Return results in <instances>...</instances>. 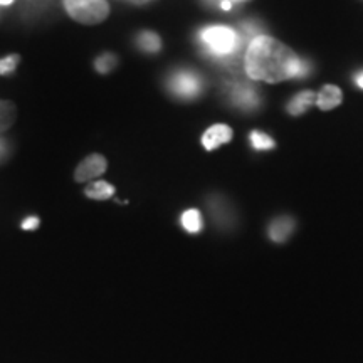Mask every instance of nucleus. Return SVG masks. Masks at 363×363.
I'll return each instance as SVG.
<instances>
[{
    "label": "nucleus",
    "instance_id": "7ed1b4c3",
    "mask_svg": "<svg viewBox=\"0 0 363 363\" xmlns=\"http://www.w3.org/2000/svg\"><path fill=\"white\" fill-rule=\"evenodd\" d=\"M201 39L206 48L216 56H229L238 51L239 35L234 29L225 26H211L201 33Z\"/></svg>",
    "mask_w": 363,
    "mask_h": 363
},
{
    "label": "nucleus",
    "instance_id": "39448f33",
    "mask_svg": "<svg viewBox=\"0 0 363 363\" xmlns=\"http://www.w3.org/2000/svg\"><path fill=\"white\" fill-rule=\"evenodd\" d=\"M108 167V162L106 158L103 155H98V153H94V155H89L88 158H84L83 162L79 163L78 169L74 172V179L76 182H89L93 179H96V177L103 175L104 170H106Z\"/></svg>",
    "mask_w": 363,
    "mask_h": 363
},
{
    "label": "nucleus",
    "instance_id": "0eeeda50",
    "mask_svg": "<svg viewBox=\"0 0 363 363\" xmlns=\"http://www.w3.org/2000/svg\"><path fill=\"white\" fill-rule=\"evenodd\" d=\"M342 89L338 88V86H323L321 88L320 93L316 94V104L320 110H333V108H337L340 103H342Z\"/></svg>",
    "mask_w": 363,
    "mask_h": 363
},
{
    "label": "nucleus",
    "instance_id": "20e7f679",
    "mask_svg": "<svg viewBox=\"0 0 363 363\" xmlns=\"http://www.w3.org/2000/svg\"><path fill=\"white\" fill-rule=\"evenodd\" d=\"M170 89L174 91L177 96L190 99L197 96L202 91V81L192 72H177L170 81Z\"/></svg>",
    "mask_w": 363,
    "mask_h": 363
},
{
    "label": "nucleus",
    "instance_id": "4468645a",
    "mask_svg": "<svg viewBox=\"0 0 363 363\" xmlns=\"http://www.w3.org/2000/svg\"><path fill=\"white\" fill-rule=\"evenodd\" d=\"M138 45L147 52H157L160 51L162 40L157 34L153 33H142L138 38Z\"/></svg>",
    "mask_w": 363,
    "mask_h": 363
},
{
    "label": "nucleus",
    "instance_id": "6ab92c4d",
    "mask_svg": "<svg viewBox=\"0 0 363 363\" xmlns=\"http://www.w3.org/2000/svg\"><path fill=\"white\" fill-rule=\"evenodd\" d=\"M128 2L135 4V6H143V4H148V2H152V0H128Z\"/></svg>",
    "mask_w": 363,
    "mask_h": 363
},
{
    "label": "nucleus",
    "instance_id": "412c9836",
    "mask_svg": "<svg viewBox=\"0 0 363 363\" xmlns=\"http://www.w3.org/2000/svg\"><path fill=\"white\" fill-rule=\"evenodd\" d=\"M230 7H233V4H230L229 0H224V2H222V9H224V11H230Z\"/></svg>",
    "mask_w": 363,
    "mask_h": 363
},
{
    "label": "nucleus",
    "instance_id": "9d476101",
    "mask_svg": "<svg viewBox=\"0 0 363 363\" xmlns=\"http://www.w3.org/2000/svg\"><path fill=\"white\" fill-rule=\"evenodd\" d=\"M234 103H238L242 108H254L257 104V94L252 88L247 86H239L233 91Z\"/></svg>",
    "mask_w": 363,
    "mask_h": 363
},
{
    "label": "nucleus",
    "instance_id": "f03ea898",
    "mask_svg": "<svg viewBox=\"0 0 363 363\" xmlns=\"http://www.w3.org/2000/svg\"><path fill=\"white\" fill-rule=\"evenodd\" d=\"M66 12L79 24L94 26L106 21L110 6L106 0H62Z\"/></svg>",
    "mask_w": 363,
    "mask_h": 363
},
{
    "label": "nucleus",
    "instance_id": "f8f14e48",
    "mask_svg": "<svg viewBox=\"0 0 363 363\" xmlns=\"http://www.w3.org/2000/svg\"><path fill=\"white\" fill-rule=\"evenodd\" d=\"M16 115H17L16 104L11 101H2V99H0V131H6L11 128L13 121H16Z\"/></svg>",
    "mask_w": 363,
    "mask_h": 363
},
{
    "label": "nucleus",
    "instance_id": "dca6fc26",
    "mask_svg": "<svg viewBox=\"0 0 363 363\" xmlns=\"http://www.w3.org/2000/svg\"><path fill=\"white\" fill-rule=\"evenodd\" d=\"M115 66H116V57L113 56V54L106 52L96 59V69L99 72H103V74L104 72H110Z\"/></svg>",
    "mask_w": 363,
    "mask_h": 363
},
{
    "label": "nucleus",
    "instance_id": "aec40b11",
    "mask_svg": "<svg viewBox=\"0 0 363 363\" xmlns=\"http://www.w3.org/2000/svg\"><path fill=\"white\" fill-rule=\"evenodd\" d=\"M355 81H357L358 88H362V89H363V72H360V74H358V76H357V78H355Z\"/></svg>",
    "mask_w": 363,
    "mask_h": 363
},
{
    "label": "nucleus",
    "instance_id": "ddd939ff",
    "mask_svg": "<svg viewBox=\"0 0 363 363\" xmlns=\"http://www.w3.org/2000/svg\"><path fill=\"white\" fill-rule=\"evenodd\" d=\"M182 225H184V229L187 230V233H192V234L201 233L202 217L199 214V211H195V208L185 211L184 214H182Z\"/></svg>",
    "mask_w": 363,
    "mask_h": 363
},
{
    "label": "nucleus",
    "instance_id": "423d86ee",
    "mask_svg": "<svg viewBox=\"0 0 363 363\" xmlns=\"http://www.w3.org/2000/svg\"><path fill=\"white\" fill-rule=\"evenodd\" d=\"M233 138V128L227 125H214L211 126L202 136V145L206 150H216L220 145L230 142Z\"/></svg>",
    "mask_w": 363,
    "mask_h": 363
},
{
    "label": "nucleus",
    "instance_id": "4be33fe9",
    "mask_svg": "<svg viewBox=\"0 0 363 363\" xmlns=\"http://www.w3.org/2000/svg\"><path fill=\"white\" fill-rule=\"evenodd\" d=\"M13 0H0V6H9V4H12Z\"/></svg>",
    "mask_w": 363,
    "mask_h": 363
},
{
    "label": "nucleus",
    "instance_id": "f257e3e1",
    "mask_svg": "<svg viewBox=\"0 0 363 363\" xmlns=\"http://www.w3.org/2000/svg\"><path fill=\"white\" fill-rule=\"evenodd\" d=\"M244 67L249 78L264 83H281L308 72L306 62H303L291 48L271 35H256L251 40Z\"/></svg>",
    "mask_w": 363,
    "mask_h": 363
},
{
    "label": "nucleus",
    "instance_id": "2eb2a0df",
    "mask_svg": "<svg viewBox=\"0 0 363 363\" xmlns=\"http://www.w3.org/2000/svg\"><path fill=\"white\" fill-rule=\"evenodd\" d=\"M251 143L256 150H271L274 148V140L261 131H252L251 133Z\"/></svg>",
    "mask_w": 363,
    "mask_h": 363
},
{
    "label": "nucleus",
    "instance_id": "6e6552de",
    "mask_svg": "<svg viewBox=\"0 0 363 363\" xmlns=\"http://www.w3.org/2000/svg\"><path fill=\"white\" fill-rule=\"evenodd\" d=\"M294 229V222L289 219V217H279V219L272 220L269 225V238L274 240V242H283L291 235Z\"/></svg>",
    "mask_w": 363,
    "mask_h": 363
},
{
    "label": "nucleus",
    "instance_id": "9b49d317",
    "mask_svg": "<svg viewBox=\"0 0 363 363\" xmlns=\"http://www.w3.org/2000/svg\"><path fill=\"white\" fill-rule=\"evenodd\" d=\"M84 194L89 199H94V201H106V199H110L115 194V187L108 184V182H94V184H91L84 190Z\"/></svg>",
    "mask_w": 363,
    "mask_h": 363
},
{
    "label": "nucleus",
    "instance_id": "f3484780",
    "mask_svg": "<svg viewBox=\"0 0 363 363\" xmlns=\"http://www.w3.org/2000/svg\"><path fill=\"white\" fill-rule=\"evenodd\" d=\"M17 65H19V56H17V54L2 59V61H0V74H9V72L16 69Z\"/></svg>",
    "mask_w": 363,
    "mask_h": 363
},
{
    "label": "nucleus",
    "instance_id": "1a4fd4ad",
    "mask_svg": "<svg viewBox=\"0 0 363 363\" xmlns=\"http://www.w3.org/2000/svg\"><path fill=\"white\" fill-rule=\"evenodd\" d=\"M315 101H316V94L313 93V91H301V93L296 94V96L289 101L288 104L289 115L293 116L303 115V113H305Z\"/></svg>",
    "mask_w": 363,
    "mask_h": 363
},
{
    "label": "nucleus",
    "instance_id": "a211bd4d",
    "mask_svg": "<svg viewBox=\"0 0 363 363\" xmlns=\"http://www.w3.org/2000/svg\"><path fill=\"white\" fill-rule=\"evenodd\" d=\"M35 227H39V219L38 217H29V219H26L22 222V229L26 230H33Z\"/></svg>",
    "mask_w": 363,
    "mask_h": 363
},
{
    "label": "nucleus",
    "instance_id": "5701e85b",
    "mask_svg": "<svg viewBox=\"0 0 363 363\" xmlns=\"http://www.w3.org/2000/svg\"><path fill=\"white\" fill-rule=\"evenodd\" d=\"M229 2H230V0H229Z\"/></svg>",
    "mask_w": 363,
    "mask_h": 363
}]
</instances>
